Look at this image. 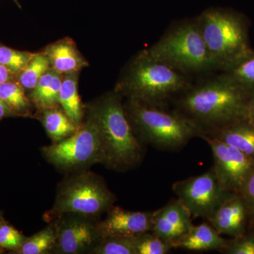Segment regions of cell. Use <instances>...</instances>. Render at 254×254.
I'll list each match as a JSON object with an SVG mask.
<instances>
[{
  "label": "cell",
  "mask_w": 254,
  "mask_h": 254,
  "mask_svg": "<svg viewBox=\"0 0 254 254\" xmlns=\"http://www.w3.org/2000/svg\"><path fill=\"white\" fill-rule=\"evenodd\" d=\"M253 95L222 72L191 83L173 102L175 110L198 127L202 138L248 120Z\"/></svg>",
  "instance_id": "obj_1"
},
{
  "label": "cell",
  "mask_w": 254,
  "mask_h": 254,
  "mask_svg": "<svg viewBox=\"0 0 254 254\" xmlns=\"http://www.w3.org/2000/svg\"><path fill=\"white\" fill-rule=\"evenodd\" d=\"M195 18L215 69L226 71L254 51L249 20L242 13L210 7Z\"/></svg>",
  "instance_id": "obj_2"
},
{
  "label": "cell",
  "mask_w": 254,
  "mask_h": 254,
  "mask_svg": "<svg viewBox=\"0 0 254 254\" xmlns=\"http://www.w3.org/2000/svg\"><path fill=\"white\" fill-rule=\"evenodd\" d=\"M191 83L189 75L145 50L132 64L120 88L133 101L167 106Z\"/></svg>",
  "instance_id": "obj_3"
},
{
  "label": "cell",
  "mask_w": 254,
  "mask_h": 254,
  "mask_svg": "<svg viewBox=\"0 0 254 254\" xmlns=\"http://www.w3.org/2000/svg\"><path fill=\"white\" fill-rule=\"evenodd\" d=\"M126 113L145 141L158 150H182L195 137L201 138L198 127L175 109L130 100Z\"/></svg>",
  "instance_id": "obj_4"
},
{
  "label": "cell",
  "mask_w": 254,
  "mask_h": 254,
  "mask_svg": "<svg viewBox=\"0 0 254 254\" xmlns=\"http://www.w3.org/2000/svg\"><path fill=\"white\" fill-rule=\"evenodd\" d=\"M147 51L187 75L216 70L195 18L172 25Z\"/></svg>",
  "instance_id": "obj_5"
},
{
  "label": "cell",
  "mask_w": 254,
  "mask_h": 254,
  "mask_svg": "<svg viewBox=\"0 0 254 254\" xmlns=\"http://www.w3.org/2000/svg\"><path fill=\"white\" fill-rule=\"evenodd\" d=\"M95 118L103 142L104 161L113 168L125 170L141 160L143 148L118 96L108 97L97 108Z\"/></svg>",
  "instance_id": "obj_6"
},
{
  "label": "cell",
  "mask_w": 254,
  "mask_h": 254,
  "mask_svg": "<svg viewBox=\"0 0 254 254\" xmlns=\"http://www.w3.org/2000/svg\"><path fill=\"white\" fill-rule=\"evenodd\" d=\"M115 198L99 177L83 174L66 182L57 198L54 213L100 215L113 207Z\"/></svg>",
  "instance_id": "obj_7"
},
{
  "label": "cell",
  "mask_w": 254,
  "mask_h": 254,
  "mask_svg": "<svg viewBox=\"0 0 254 254\" xmlns=\"http://www.w3.org/2000/svg\"><path fill=\"white\" fill-rule=\"evenodd\" d=\"M174 193L188 208L192 218L208 220L232 192L219 182L213 168L206 173L175 182Z\"/></svg>",
  "instance_id": "obj_8"
},
{
  "label": "cell",
  "mask_w": 254,
  "mask_h": 254,
  "mask_svg": "<svg viewBox=\"0 0 254 254\" xmlns=\"http://www.w3.org/2000/svg\"><path fill=\"white\" fill-rule=\"evenodd\" d=\"M45 155L62 168H74L93 161H104L103 142L95 121L87 123L71 136L45 147Z\"/></svg>",
  "instance_id": "obj_9"
},
{
  "label": "cell",
  "mask_w": 254,
  "mask_h": 254,
  "mask_svg": "<svg viewBox=\"0 0 254 254\" xmlns=\"http://www.w3.org/2000/svg\"><path fill=\"white\" fill-rule=\"evenodd\" d=\"M201 138L207 142L213 153V169L225 190L240 194L249 175L254 168V159L210 136Z\"/></svg>",
  "instance_id": "obj_10"
},
{
  "label": "cell",
  "mask_w": 254,
  "mask_h": 254,
  "mask_svg": "<svg viewBox=\"0 0 254 254\" xmlns=\"http://www.w3.org/2000/svg\"><path fill=\"white\" fill-rule=\"evenodd\" d=\"M107 218L98 225L101 238L134 237L151 231L153 211H130L112 207Z\"/></svg>",
  "instance_id": "obj_11"
},
{
  "label": "cell",
  "mask_w": 254,
  "mask_h": 254,
  "mask_svg": "<svg viewBox=\"0 0 254 254\" xmlns=\"http://www.w3.org/2000/svg\"><path fill=\"white\" fill-rule=\"evenodd\" d=\"M192 218L190 210L181 200L173 199L153 211L151 232L173 245L193 226Z\"/></svg>",
  "instance_id": "obj_12"
},
{
  "label": "cell",
  "mask_w": 254,
  "mask_h": 254,
  "mask_svg": "<svg viewBox=\"0 0 254 254\" xmlns=\"http://www.w3.org/2000/svg\"><path fill=\"white\" fill-rule=\"evenodd\" d=\"M250 213L239 193H232L207 220L220 235L237 237L248 231Z\"/></svg>",
  "instance_id": "obj_13"
},
{
  "label": "cell",
  "mask_w": 254,
  "mask_h": 254,
  "mask_svg": "<svg viewBox=\"0 0 254 254\" xmlns=\"http://www.w3.org/2000/svg\"><path fill=\"white\" fill-rule=\"evenodd\" d=\"M101 238L96 228L83 218H73L64 220L57 230V240L62 252L78 254L89 248L95 240ZM102 239V238H101Z\"/></svg>",
  "instance_id": "obj_14"
},
{
  "label": "cell",
  "mask_w": 254,
  "mask_h": 254,
  "mask_svg": "<svg viewBox=\"0 0 254 254\" xmlns=\"http://www.w3.org/2000/svg\"><path fill=\"white\" fill-rule=\"evenodd\" d=\"M227 240L221 237L208 222L198 226L193 225L185 236L173 244V249H182L191 252L219 251L226 245Z\"/></svg>",
  "instance_id": "obj_15"
},
{
  "label": "cell",
  "mask_w": 254,
  "mask_h": 254,
  "mask_svg": "<svg viewBox=\"0 0 254 254\" xmlns=\"http://www.w3.org/2000/svg\"><path fill=\"white\" fill-rule=\"evenodd\" d=\"M44 54L54 70L60 73H75L87 64L73 42L67 39L51 45Z\"/></svg>",
  "instance_id": "obj_16"
},
{
  "label": "cell",
  "mask_w": 254,
  "mask_h": 254,
  "mask_svg": "<svg viewBox=\"0 0 254 254\" xmlns=\"http://www.w3.org/2000/svg\"><path fill=\"white\" fill-rule=\"evenodd\" d=\"M208 136L215 137L254 159V124L239 122Z\"/></svg>",
  "instance_id": "obj_17"
},
{
  "label": "cell",
  "mask_w": 254,
  "mask_h": 254,
  "mask_svg": "<svg viewBox=\"0 0 254 254\" xmlns=\"http://www.w3.org/2000/svg\"><path fill=\"white\" fill-rule=\"evenodd\" d=\"M62 83L61 73L55 70L47 71L40 78L32 94V99L37 106L45 109H51L59 103Z\"/></svg>",
  "instance_id": "obj_18"
},
{
  "label": "cell",
  "mask_w": 254,
  "mask_h": 254,
  "mask_svg": "<svg viewBox=\"0 0 254 254\" xmlns=\"http://www.w3.org/2000/svg\"><path fill=\"white\" fill-rule=\"evenodd\" d=\"M68 74L62 83L59 103L68 118L78 124L81 120L82 110L81 100L78 93L77 76L75 73Z\"/></svg>",
  "instance_id": "obj_19"
},
{
  "label": "cell",
  "mask_w": 254,
  "mask_h": 254,
  "mask_svg": "<svg viewBox=\"0 0 254 254\" xmlns=\"http://www.w3.org/2000/svg\"><path fill=\"white\" fill-rule=\"evenodd\" d=\"M45 128L53 139L60 141L71 136L78 130L76 123L66 113L58 110H48L43 118Z\"/></svg>",
  "instance_id": "obj_20"
},
{
  "label": "cell",
  "mask_w": 254,
  "mask_h": 254,
  "mask_svg": "<svg viewBox=\"0 0 254 254\" xmlns=\"http://www.w3.org/2000/svg\"><path fill=\"white\" fill-rule=\"evenodd\" d=\"M50 61L45 54H34L19 73V83L23 88L34 89L40 78L48 71Z\"/></svg>",
  "instance_id": "obj_21"
},
{
  "label": "cell",
  "mask_w": 254,
  "mask_h": 254,
  "mask_svg": "<svg viewBox=\"0 0 254 254\" xmlns=\"http://www.w3.org/2000/svg\"><path fill=\"white\" fill-rule=\"evenodd\" d=\"M136 254H166L173 250L171 244L149 231L132 237Z\"/></svg>",
  "instance_id": "obj_22"
},
{
  "label": "cell",
  "mask_w": 254,
  "mask_h": 254,
  "mask_svg": "<svg viewBox=\"0 0 254 254\" xmlns=\"http://www.w3.org/2000/svg\"><path fill=\"white\" fill-rule=\"evenodd\" d=\"M57 240V231L53 227H48L38 232L21 246L19 253L22 254H41L50 250Z\"/></svg>",
  "instance_id": "obj_23"
},
{
  "label": "cell",
  "mask_w": 254,
  "mask_h": 254,
  "mask_svg": "<svg viewBox=\"0 0 254 254\" xmlns=\"http://www.w3.org/2000/svg\"><path fill=\"white\" fill-rule=\"evenodd\" d=\"M223 72L254 94V51L233 67Z\"/></svg>",
  "instance_id": "obj_24"
},
{
  "label": "cell",
  "mask_w": 254,
  "mask_h": 254,
  "mask_svg": "<svg viewBox=\"0 0 254 254\" xmlns=\"http://www.w3.org/2000/svg\"><path fill=\"white\" fill-rule=\"evenodd\" d=\"M0 98L14 111H23L28 105L23 87L11 81L0 85Z\"/></svg>",
  "instance_id": "obj_25"
},
{
  "label": "cell",
  "mask_w": 254,
  "mask_h": 254,
  "mask_svg": "<svg viewBox=\"0 0 254 254\" xmlns=\"http://www.w3.org/2000/svg\"><path fill=\"white\" fill-rule=\"evenodd\" d=\"M101 242L93 253L98 254H136L132 237H108Z\"/></svg>",
  "instance_id": "obj_26"
},
{
  "label": "cell",
  "mask_w": 254,
  "mask_h": 254,
  "mask_svg": "<svg viewBox=\"0 0 254 254\" xmlns=\"http://www.w3.org/2000/svg\"><path fill=\"white\" fill-rule=\"evenodd\" d=\"M34 54L18 51L6 46H0V64L6 66L13 74L19 73Z\"/></svg>",
  "instance_id": "obj_27"
},
{
  "label": "cell",
  "mask_w": 254,
  "mask_h": 254,
  "mask_svg": "<svg viewBox=\"0 0 254 254\" xmlns=\"http://www.w3.org/2000/svg\"><path fill=\"white\" fill-rule=\"evenodd\" d=\"M221 253L226 254H254V232L248 230L241 236L227 240Z\"/></svg>",
  "instance_id": "obj_28"
},
{
  "label": "cell",
  "mask_w": 254,
  "mask_h": 254,
  "mask_svg": "<svg viewBox=\"0 0 254 254\" xmlns=\"http://www.w3.org/2000/svg\"><path fill=\"white\" fill-rule=\"evenodd\" d=\"M24 242L23 235L9 225H0V247L8 250L21 247Z\"/></svg>",
  "instance_id": "obj_29"
},
{
  "label": "cell",
  "mask_w": 254,
  "mask_h": 254,
  "mask_svg": "<svg viewBox=\"0 0 254 254\" xmlns=\"http://www.w3.org/2000/svg\"><path fill=\"white\" fill-rule=\"evenodd\" d=\"M240 195L245 202L250 215H254V168L242 187Z\"/></svg>",
  "instance_id": "obj_30"
},
{
  "label": "cell",
  "mask_w": 254,
  "mask_h": 254,
  "mask_svg": "<svg viewBox=\"0 0 254 254\" xmlns=\"http://www.w3.org/2000/svg\"><path fill=\"white\" fill-rule=\"evenodd\" d=\"M11 74L13 73L6 66L0 64V85L10 81L11 79Z\"/></svg>",
  "instance_id": "obj_31"
},
{
  "label": "cell",
  "mask_w": 254,
  "mask_h": 254,
  "mask_svg": "<svg viewBox=\"0 0 254 254\" xmlns=\"http://www.w3.org/2000/svg\"><path fill=\"white\" fill-rule=\"evenodd\" d=\"M10 110H11L10 109L9 107L0 98V120L6 116L9 113Z\"/></svg>",
  "instance_id": "obj_32"
},
{
  "label": "cell",
  "mask_w": 254,
  "mask_h": 254,
  "mask_svg": "<svg viewBox=\"0 0 254 254\" xmlns=\"http://www.w3.org/2000/svg\"><path fill=\"white\" fill-rule=\"evenodd\" d=\"M248 120L254 124V94L252 95L249 107Z\"/></svg>",
  "instance_id": "obj_33"
},
{
  "label": "cell",
  "mask_w": 254,
  "mask_h": 254,
  "mask_svg": "<svg viewBox=\"0 0 254 254\" xmlns=\"http://www.w3.org/2000/svg\"><path fill=\"white\" fill-rule=\"evenodd\" d=\"M254 232V215H251L249 230Z\"/></svg>",
  "instance_id": "obj_34"
},
{
  "label": "cell",
  "mask_w": 254,
  "mask_h": 254,
  "mask_svg": "<svg viewBox=\"0 0 254 254\" xmlns=\"http://www.w3.org/2000/svg\"><path fill=\"white\" fill-rule=\"evenodd\" d=\"M16 4L18 5V6H20L19 3H18V0H13Z\"/></svg>",
  "instance_id": "obj_35"
},
{
  "label": "cell",
  "mask_w": 254,
  "mask_h": 254,
  "mask_svg": "<svg viewBox=\"0 0 254 254\" xmlns=\"http://www.w3.org/2000/svg\"><path fill=\"white\" fill-rule=\"evenodd\" d=\"M0 225H1V221H0Z\"/></svg>",
  "instance_id": "obj_36"
}]
</instances>
